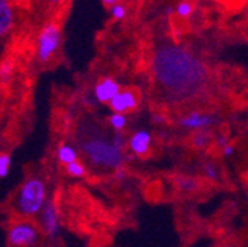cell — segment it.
<instances>
[{"label": "cell", "instance_id": "1", "mask_svg": "<svg viewBox=\"0 0 248 247\" xmlns=\"http://www.w3.org/2000/svg\"><path fill=\"white\" fill-rule=\"evenodd\" d=\"M157 82L176 95H191L205 83L207 70L198 58L179 45H161L152 59Z\"/></svg>", "mask_w": 248, "mask_h": 247}, {"label": "cell", "instance_id": "2", "mask_svg": "<svg viewBox=\"0 0 248 247\" xmlns=\"http://www.w3.org/2000/svg\"><path fill=\"white\" fill-rule=\"evenodd\" d=\"M126 144L127 142L121 133H114V136L111 138L90 133L84 135L78 142L86 160L93 167L112 170L123 167V163L126 160V156H124Z\"/></svg>", "mask_w": 248, "mask_h": 247}, {"label": "cell", "instance_id": "3", "mask_svg": "<svg viewBox=\"0 0 248 247\" xmlns=\"http://www.w3.org/2000/svg\"><path fill=\"white\" fill-rule=\"evenodd\" d=\"M47 187L40 176L27 178L16 193L15 210L22 219H31L39 216L47 203Z\"/></svg>", "mask_w": 248, "mask_h": 247}, {"label": "cell", "instance_id": "4", "mask_svg": "<svg viewBox=\"0 0 248 247\" xmlns=\"http://www.w3.org/2000/svg\"><path fill=\"white\" fill-rule=\"evenodd\" d=\"M61 46V28L56 22L45 24L37 34L36 40V58L39 63L46 64L55 56Z\"/></svg>", "mask_w": 248, "mask_h": 247}, {"label": "cell", "instance_id": "5", "mask_svg": "<svg viewBox=\"0 0 248 247\" xmlns=\"http://www.w3.org/2000/svg\"><path fill=\"white\" fill-rule=\"evenodd\" d=\"M40 235V228L30 219H21L12 224L8 230L6 238L11 247H33Z\"/></svg>", "mask_w": 248, "mask_h": 247}, {"label": "cell", "instance_id": "6", "mask_svg": "<svg viewBox=\"0 0 248 247\" xmlns=\"http://www.w3.org/2000/svg\"><path fill=\"white\" fill-rule=\"evenodd\" d=\"M40 216V230L42 232L50 238L55 240L59 235V230H61V221H59V209L55 203L53 198H49L47 203L45 204Z\"/></svg>", "mask_w": 248, "mask_h": 247}, {"label": "cell", "instance_id": "7", "mask_svg": "<svg viewBox=\"0 0 248 247\" xmlns=\"http://www.w3.org/2000/svg\"><path fill=\"white\" fill-rule=\"evenodd\" d=\"M111 111L115 114H124L129 111H135L139 105V98L132 89H121L118 94L108 104Z\"/></svg>", "mask_w": 248, "mask_h": 247}, {"label": "cell", "instance_id": "8", "mask_svg": "<svg viewBox=\"0 0 248 247\" xmlns=\"http://www.w3.org/2000/svg\"><path fill=\"white\" fill-rule=\"evenodd\" d=\"M216 123V117L207 113L201 111H192L189 114L183 115L179 120V125L183 129H189V131H208V128Z\"/></svg>", "mask_w": 248, "mask_h": 247}, {"label": "cell", "instance_id": "9", "mask_svg": "<svg viewBox=\"0 0 248 247\" xmlns=\"http://www.w3.org/2000/svg\"><path fill=\"white\" fill-rule=\"evenodd\" d=\"M120 90V84L112 77H104L93 87V97L101 104H109Z\"/></svg>", "mask_w": 248, "mask_h": 247}, {"label": "cell", "instance_id": "10", "mask_svg": "<svg viewBox=\"0 0 248 247\" xmlns=\"http://www.w3.org/2000/svg\"><path fill=\"white\" fill-rule=\"evenodd\" d=\"M15 27V9L9 0H0V40L11 34Z\"/></svg>", "mask_w": 248, "mask_h": 247}, {"label": "cell", "instance_id": "11", "mask_svg": "<svg viewBox=\"0 0 248 247\" xmlns=\"http://www.w3.org/2000/svg\"><path fill=\"white\" fill-rule=\"evenodd\" d=\"M151 141L152 136L148 131H136L129 139H127V147L135 156H146L151 148Z\"/></svg>", "mask_w": 248, "mask_h": 247}, {"label": "cell", "instance_id": "12", "mask_svg": "<svg viewBox=\"0 0 248 247\" xmlns=\"http://www.w3.org/2000/svg\"><path fill=\"white\" fill-rule=\"evenodd\" d=\"M56 159L61 165L68 166L78 160V151L71 144H61L56 148Z\"/></svg>", "mask_w": 248, "mask_h": 247}, {"label": "cell", "instance_id": "13", "mask_svg": "<svg viewBox=\"0 0 248 247\" xmlns=\"http://www.w3.org/2000/svg\"><path fill=\"white\" fill-rule=\"evenodd\" d=\"M16 71V63L12 58H6L0 63V86H8L12 83Z\"/></svg>", "mask_w": 248, "mask_h": 247}, {"label": "cell", "instance_id": "14", "mask_svg": "<svg viewBox=\"0 0 248 247\" xmlns=\"http://www.w3.org/2000/svg\"><path fill=\"white\" fill-rule=\"evenodd\" d=\"M211 142H213V135L208 131H198L192 135V139H191L192 147L198 149L207 148Z\"/></svg>", "mask_w": 248, "mask_h": 247}, {"label": "cell", "instance_id": "15", "mask_svg": "<svg viewBox=\"0 0 248 247\" xmlns=\"http://www.w3.org/2000/svg\"><path fill=\"white\" fill-rule=\"evenodd\" d=\"M108 125L111 126L112 131H115V133H121L127 125V117L124 114H115L112 113L108 117Z\"/></svg>", "mask_w": 248, "mask_h": 247}, {"label": "cell", "instance_id": "16", "mask_svg": "<svg viewBox=\"0 0 248 247\" xmlns=\"http://www.w3.org/2000/svg\"><path fill=\"white\" fill-rule=\"evenodd\" d=\"M11 165H12L11 154L6 151H0V179L8 178L11 172Z\"/></svg>", "mask_w": 248, "mask_h": 247}, {"label": "cell", "instance_id": "17", "mask_svg": "<svg viewBox=\"0 0 248 247\" xmlns=\"http://www.w3.org/2000/svg\"><path fill=\"white\" fill-rule=\"evenodd\" d=\"M177 187L182 191H195L198 190V181L195 178H189V176H180L176 181Z\"/></svg>", "mask_w": 248, "mask_h": 247}, {"label": "cell", "instance_id": "18", "mask_svg": "<svg viewBox=\"0 0 248 247\" xmlns=\"http://www.w3.org/2000/svg\"><path fill=\"white\" fill-rule=\"evenodd\" d=\"M65 172L71 178H83L86 175V165L81 163L80 160H77V162L65 166Z\"/></svg>", "mask_w": 248, "mask_h": 247}, {"label": "cell", "instance_id": "19", "mask_svg": "<svg viewBox=\"0 0 248 247\" xmlns=\"http://www.w3.org/2000/svg\"><path fill=\"white\" fill-rule=\"evenodd\" d=\"M174 12L180 16V18H188L192 15L194 12V5L189 3V2H180L176 8H174Z\"/></svg>", "mask_w": 248, "mask_h": 247}, {"label": "cell", "instance_id": "20", "mask_svg": "<svg viewBox=\"0 0 248 247\" xmlns=\"http://www.w3.org/2000/svg\"><path fill=\"white\" fill-rule=\"evenodd\" d=\"M109 9V15L115 19V21H120V19H123L124 16H126V6L124 5H121V3H115V5H112L111 8H108Z\"/></svg>", "mask_w": 248, "mask_h": 247}, {"label": "cell", "instance_id": "21", "mask_svg": "<svg viewBox=\"0 0 248 247\" xmlns=\"http://www.w3.org/2000/svg\"><path fill=\"white\" fill-rule=\"evenodd\" d=\"M204 175L208 178V179H211V181H217L219 179V169H217V166L214 165V163H211V162H207L205 165H204Z\"/></svg>", "mask_w": 248, "mask_h": 247}, {"label": "cell", "instance_id": "22", "mask_svg": "<svg viewBox=\"0 0 248 247\" xmlns=\"http://www.w3.org/2000/svg\"><path fill=\"white\" fill-rule=\"evenodd\" d=\"M216 145L217 147H220V148H225L226 145H229V139L226 135H219L216 138Z\"/></svg>", "mask_w": 248, "mask_h": 247}, {"label": "cell", "instance_id": "23", "mask_svg": "<svg viewBox=\"0 0 248 247\" xmlns=\"http://www.w3.org/2000/svg\"><path fill=\"white\" fill-rule=\"evenodd\" d=\"M233 152H235V148H233V145H226L225 148H222V154L225 157H231V156H233Z\"/></svg>", "mask_w": 248, "mask_h": 247}, {"label": "cell", "instance_id": "24", "mask_svg": "<svg viewBox=\"0 0 248 247\" xmlns=\"http://www.w3.org/2000/svg\"><path fill=\"white\" fill-rule=\"evenodd\" d=\"M114 178H115L117 181H123L124 178H126V170H124L123 167L114 170Z\"/></svg>", "mask_w": 248, "mask_h": 247}, {"label": "cell", "instance_id": "25", "mask_svg": "<svg viewBox=\"0 0 248 247\" xmlns=\"http://www.w3.org/2000/svg\"><path fill=\"white\" fill-rule=\"evenodd\" d=\"M152 120H154V123H157V125H163V123L166 121V115H163V114H154Z\"/></svg>", "mask_w": 248, "mask_h": 247}, {"label": "cell", "instance_id": "26", "mask_svg": "<svg viewBox=\"0 0 248 247\" xmlns=\"http://www.w3.org/2000/svg\"><path fill=\"white\" fill-rule=\"evenodd\" d=\"M173 12H174L173 8H167V14H173Z\"/></svg>", "mask_w": 248, "mask_h": 247}]
</instances>
